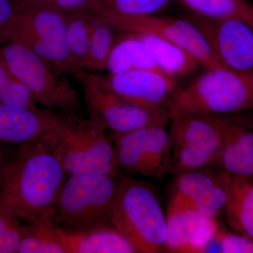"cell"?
Masks as SVG:
<instances>
[{"instance_id":"31","label":"cell","mask_w":253,"mask_h":253,"mask_svg":"<svg viewBox=\"0 0 253 253\" xmlns=\"http://www.w3.org/2000/svg\"><path fill=\"white\" fill-rule=\"evenodd\" d=\"M217 237L222 253H253V239L251 238L221 229L218 231Z\"/></svg>"},{"instance_id":"27","label":"cell","mask_w":253,"mask_h":253,"mask_svg":"<svg viewBox=\"0 0 253 253\" xmlns=\"http://www.w3.org/2000/svg\"><path fill=\"white\" fill-rule=\"evenodd\" d=\"M220 181V170L213 172L208 168L178 173L173 181V194L192 201Z\"/></svg>"},{"instance_id":"8","label":"cell","mask_w":253,"mask_h":253,"mask_svg":"<svg viewBox=\"0 0 253 253\" xmlns=\"http://www.w3.org/2000/svg\"><path fill=\"white\" fill-rule=\"evenodd\" d=\"M10 41L26 46L67 76L81 72L66 42L65 14L51 10L16 8Z\"/></svg>"},{"instance_id":"12","label":"cell","mask_w":253,"mask_h":253,"mask_svg":"<svg viewBox=\"0 0 253 253\" xmlns=\"http://www.w3.org/2000/svg\"><path fill=\"white\" fill-rule=\"evenodd\" d=\"M101 76L110 90L125 101L148 110L168 109L179 88L177 79L158 69H132Z\"/></svg>"},{"instance_id":"28","label":"cell","mask_w":253,"mask_h":253,"mask_svg":"<svg viewBox=\"0 0 253 253\" xmlns=\"http://www.w3.org/2000/svg\"><path fill=\"white\" fill-rule=\"evenodd\" d=\"M0 203V253H18L25 224Z\"/></svg>"},{"instance_id":"17","label":"cell","mask_w":253,"mask_h":253,"mask_svg":"<svg viewBox=\"0 0 253 253\" xmlns=\"http://www.w3.org/2000/svg\"><path fill=\"white\" fill-rule=\"evenodd\" d=\"M66 253H134L135 248L121 231L111 225L79 231L58 226Z\"/></svg>"},{"instance_id":"11","label":"cell","mask_w":253,"mask_h":253,"mask_svg":"<svg viewBox=\"0 0 253 253\" xmlns=\"http://www.w3.org/2000/svg\"><path fill=\"white\" fill-rule=\"evenodd\" d=\"M186 18L199 30L223 64L235 71H253V28L247 23L194 14Z\"/></svg>"},{"instance_id":"35","label":"cell","mask_w":253,"mask_h":253,"mask_svg":"<svg viewBox=\"0 0 253 253\" xmlns=\"http://www.w3.org/2000/svg\"><path fill=\"white\" fill-rule=\"evenodd\" d=\"M14 1H19V0H14Z\"/></svg>"},{"instance_id":"9","label":"cell","mask_w":253,"mask_h":253,"mask_svg":"<svg viewBox=\"0 0 253 253\" xmlns=\"http://www.w3.org/2000/svg\"><path fill=\"white\" fill-rule=\"evenodd\" d=\"M94 16L109 23L118 32L145 33L171 42L185 49L206 69L226 66L214 54L199 30L187 18L158 16L156 14L123 16L101 14Z\"/></svg>"},{"instance_id":"10","label":"cell","mask_w":253,"mask_h":253,"mask_svg":"<svg viewBox=\"0 0 253 253\" xmlns=\"http://www.w3.org/2000/svg\"><path fill=\"white\" fill-rule=\"evenodd\" d=\"M165 125L111 134L119 167L126 172L161 179L171 172V146Z\"/></svg>"},{"instance_id":"13","label":"cell","mask_w":253,"mask_h":253,"mask_svg":"<svg viewBox=\"0 0 253 253\" xmlns=\"http://www.w3.org/2000/svg\"><path fill=\"white\" fill-rule=\"evenodd\" d=\"M167 217L165 250L169 253H203L219 231L217 219L206 215L188 200L173 194Z\"/></svg>"},{"instance_id":"30","label":"cell","mask_w":253,"mask_h":253,"mask_svg":"<svg viewBox=\"0 0 253 253\" xmlns=\"http://www.w3.org/2000/svg\"><path fill=\"white\" fill-rule=\"evenodd\" d=\"M91 0H19L15 1L19 9H41L51 10L66 14L85 10Z\"/></svg>"},{"instance_id":"20","label":"cell","mask_w":253,"mask_h":253,"mask_svg":"<svg viewBox=\"0 0 253 253\" xmlns=\"http://www.w3.org/2000/svg\"><path fill=\"white\" fill-rule=\"evenodd\" d=\"M140 38L154 58L158 68L177 79L194 72L201 65L185 49L159 37L134 33Z\"/></svg>"},{"instance_id":"5","label":"cell","mask_w":253,"mask_h":253,"mask_svg":"<svg viewBox=\"0 0 253 253\" xmlns=\"http://www.w3.org/2000/svg\"><path fill=\"white\" fill-rule=\"evenodd\" d=\"M120 177L104 174L69 175L54 206L58 225L68 231L111 225Z\"/></svg>"},{"instance_id":"34","label":"cell","mask_w":253,"mask_h":253,"mask_svg":"<svg viewBox=\"0 0 253 253\" xmlns=\"http://www.w3.org/2000/svg\"><path fill=\"white\" fill-rule=\"evenodd\" d=\"M1 176H0V185H1Z\"/></svg>"},{"instance_id":"33","label":"cell","mask_w":253,"mask_h":253,"mask_svg":"<svg viewBox=\"0 0 253 253\" xmlns=\"http://www.w3.org/2000/svg\"><path fill=\"white\" fill-rule=\"evenodd\" d=\"M11 156L9 150L4 147L3 144H0V168Z\"/></svg>"},{"instance_id":"24","label":"cell","mask_w":253,"mask_h":253,"mask_svg":"<svg viewBox=\"0 0 253 253\" xmlns=\"http://www.w3.org/2000/svg\"><path fill=\"white\" fill-rule=\"evenodd\" d=\"M170 0H91L84 11L91 14H113L123 16L155 15Z\"/></svg>"},{"instance_id":"23","label":"cell","mask_w":253,"mask_h":253,"mask_svg":"<svg viewBox=\"0 0 253 253\" xmlns=\"http://www.w3.org/2000/svg\"><path fill=\"white\" fill-rule=\"evenodd\" d=\"M193 14L209 19L236 18L253 28V5L244 0H178Z\"/></svg>"},{"instance_id":"6","label":"cell","mask_w":253,"mask_h":253,"mask_svg":"<svg viewBox=\"0 0 253 253\" xmlns=\"http://www.w3.org/2000/svg\"><path fill=\"white\" fill-rule=\"evenodd\" d=\"M0 52L13 74L28 86L38 104L63 114H82L79 95L67 75L19 43L9 41Z\"/></svg>"},{"instance_id":"29","label":"cell","mask_w":253,"mask_h":253,"mask_svg":"<svg viewBox=\"0 0 253 253\" xmlns=\"http://www.w3.org/2000/svg\"><path fill=\"white\" fill-rule=\"evenodd\" d=\"M220 172L221 181L217 184L208 189L194 201H189L200 212L215 219L221 212L224 211L227 201L225 183L222 172L220 171Z\"/></svg>"},{"instance_id":"3","label":"cell","mask_w":253,"mask_h":253,"mask_svg":"<svg viewBox=\"0 0 253 253\" xmlns=\"http://www.w3.org/2000/svg\"><path fill=\"white\" fill-rule=\"evenodd\" d=\"M169 116L194 112L225 116L253 109V71L208 68L178 88L168 106Z\"/></svg>"},{"instance_id":"14","label":"cell","mask_w":253,"mask_h":253,"mask_svg":"<svg viewBox=\"0 0 253 253\" xmlns=\"http://www.w3.org/2000/svg\"><path fill=\"white\" fill-rule=\"evenodd\" d=\"M230 118L194 112L170 115L169 134L171 148L186 146L205 150L219 156ZM217 163V162H216Z\"/></svg>"},{"instance_id":"21","label":"cell","mask_w":253,"mask_h":253,"mask_svg":"<svg viewBox=\"0 0 253 253\" xmlns=\"http://www.w3.org/2000/svg\"><path fill=\"white\" fill-rule=\"evenodd\" d=\"M54 211L37 220L26 222L18 253H66Z\"/></svg>"},{"instance_id":"7","label":"cell","mask_w":253,"mask_h":253,"mask_svg":"<svg viewBox=\"0 0 253 253\" xmlns=\"http://www.w3.org/2000/svg\"><path fill=\"white\" fill-rule=\"evenodd\" d=\"M75 78L81 84L88 119L109 134H125L154 125L169 126L168 109H145L125 101L106 86L101 75L82 71Z\"/></svg>"},{"instance_id":"18","label":"cell","mask_w":253,"mask_h":253,"mask_svg":"<svg viewBox=\"0 0 253 253\" xmlns=\"http://www.w3.org/2000/svg\"><path fill=\"white\" fill-rule=\"evenodd\" d=\"M222 174L227 193L224 211L226 222L239 234L253 239V181L224 172Z\"/></svg>"},{"instance_id":"22","label":"cell","mask_w":253,"mask_h":253,"mask_svg":"<svg viewBox=\"0 0 253 253\" xmlns=\"http://www.w3.org/2000/svg\"><path fill=\"white\" fill-rule=\"evenodd\" d=\"M66 42L71 57L80 71H84V62L91 35L97 18L84 10L65 14Z\"/></svg>"},{"instance_id":"15","label":"cell","mask_w":253,"mask_h":253,"mask_svg":"<svg viewBox=\"0 0 253 253\" xmlns=\"http://www.w3.org/2000/svg\"><path fill=\"white\" fill-rule=\"evenodd\" d=\"M60 113L17 109L0 103V144L21 145L55 130Z\"/></svg>"},{"instance_id":"32","label":"cell","mask_w":253,"mask_h":253,"mask_svg":"<svg viewBox=\"0 0 253 253\" xmlns=\"http://www.w3.org/2000/svg\"><path fill=\"white\" fill-rule=\"evenodd\" d=\"M16 14L14 0H0V47L10 41Z\"/></svg>"},{"instance_id":"1","label":"cell","mask_w":253,"mask_h":253,"mask_svg":"<svg viewBox=\"0 0 253 253\" xmlns=\"http://www.w3.org/2000/svg\"><path fill=\"white\" fill-rule=\"evenodd\" d=\"M54 131L20 145L0 168V203L26 222L54 211L66 179L67 174L54 154Z\"/></svg>"},{"instance_id":"25","label":"cell","mask_w":253,"mask_h":253,"mask_svg":"<svg viewBox=\"0 0 253 253\" xmlns=\"http://www.w3.org/2000/svg\"><path fill=\"white\" fill-rule=\"evenodd\" d=\"M97 20L91 35L84 66V71L92 73L106 70L110 54L117 36V31L112 26L99 18Z\"/></svg>"},{"instance_id":"16","label":"cell","mask_w":253,"mask_h":253,"mask_svg":"<svg viewBox=\"0 0 253 253\" xmlns=\"http://www.w3.org/2000/svg\"><path fill=\"white\" fill-rule=\"evenodd\" d=\"M214 167L231 176L253 178V127L230 119Z\"/></svg>"},{"instance_id":"19","label":"cell","mask_w":253,"mask_h":253,"mask_svg":"<svg viewBox=\"0 0 253 253\" xmlns=\"http://www.w3.org/2000/svg\"><path fill=\"white\" fill-rule=\"evenodd\" d=\"M110 54L109 74H117L132 69H158L149 49L137 35L120 32Z\"/></svg>"},{"instance_id":"36","label":"cell","mask_w":253,"mask_h":253,"mask_svg":"<svg viewBox=\"0 0 253 253\" xmlns=\"http://www.w3.org/2000/svg\"><path fill=\"white\" fill-rule=\"evenodd\" d=\"M252 180L253 181V179H252Z\"/></svg>"},{"instance_id":"37","label":"cell","mask_w":253,"mask_h":253,"mask_svg":"<svg viewBox=\"0 0 253 253\" xmlns=\"http://www.w3.org/2000/svg\"></svg>"},{"instance_id":"4","label":"cell","mask_w":253,"mask_h":253,"mask_svg":"<svg viewBox=\"0 0 253 253\" xmlns=\"http://www.w3.org/2000/svg\"><path fill=\"white\" fill-rule=\"evenodd\" d=\"M111 225L132 244L136 252L165 251L167 217L156 193L144 181L121 176Z\"/></svg>"},{"instance_id":"26","label":"cell","mask_w":253,"mask_h":253,"mask_svg":"<svg viewBox=\"0 0 253 253\" xmlns=\"http://www.w3.org/2000/svg\"><path fill=\"white\" fill-rule=\"evenodd\" d=\"M0 103L17 109L33 110L38 107L34 96L26 84L13 74L0 52Z\"/></svg>"},{"instance_id":"2","label":"cell","mask_w":253,"mask_h":253,"mask_svg":"<svg viewBox=\"0 0 253 253\" xmlns=\"http://www.w3.org/2000/svg\"><path fill=\"white\" fill-rule=\"evenodd\" d=\"M52 139L54 154L68 175H122L109 132L83 115L60 113Z\"/></svg>"}]
</instances>
